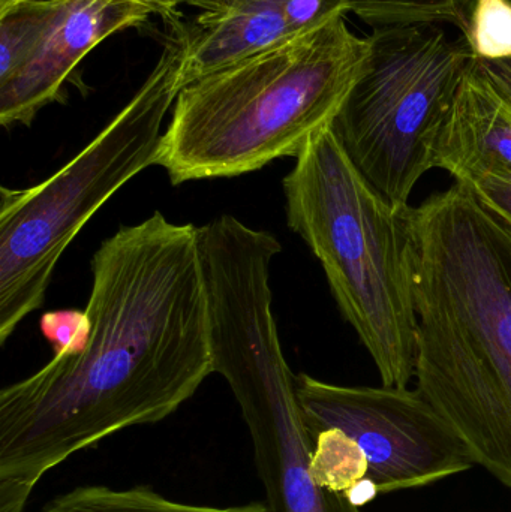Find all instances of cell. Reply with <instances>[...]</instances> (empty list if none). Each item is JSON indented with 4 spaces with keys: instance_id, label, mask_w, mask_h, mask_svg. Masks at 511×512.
<instances>
[{
    "instance_id": "6da1fadb",
    "label": "cell",
    "mask_w": 511,
    "mask_h": 512,
    "mask_svg": "<svg viewBox=\"0 0 511 512\" xmlns=\"http://www.w3.org/2000/svg\"><path fill=\"white\" fill-rule=\"evenodd\" d=\"M89 336L0 391V512L114 433L170 417L213 372L198 227L161 212L120 227L90 261Z\"/></svg>"
},
{
    "instance_id": "7a4b0ae2",
    "label": "cell",
    "mask_w": 511,
    "mask_h": 512,
    "mask_svg": "<svg viewBox=\"0 0 511 512\" xmlns=\"http://www.w3.org/2000/svg\"><path fill=\"white\" fill-rule=\"evenodd\" d=\"M413 225L417 390L511 490V228L459 182Z\"/></svg>"
},
{
    "instance_id": "3957f363",
    "label": "cell",
    "mask_w": 511,
    "mask_h": 512,
    "mask_svg": "<svg viewBox=\"0 0 511 512\" xmlns=\"http://www.w3.org/2000/svg\"><path fill=\"white\" fill-rule=\"evenodd\" d=\"M345 15L180 90L156 165L173 185L297 158L335 123L371 57Z\"/></svg>"
},
{
    "instance_id": "277c9868",
    "label": "cell",
    "mask_w": 511,
    "mask_h": 512,
    "mask_svg": "<svg viewBox=\"0 0 511 512\" xmlns=\"http://www.w3.org/2000/svg\"><path fill=\"white\" fill-rule=\"evenodd\" d=\"M287 224L321 262L345 321L386 387L416 373L413 207H396L357 170L333 131L318 132L282 182Z\"/></svg>"
},
{
    "instance_id": "5b68a950",
    "label": "cell",
    "mask_w": 511,
    "mask_h": 512,
    "mask_svg": "<svg viewBox=\"0 0 511 512\" xmlns=\"http://www.w3.org/2000/svg\"><path fill=\"white\" fill-rule=\"evenodd\" d=\"M281 249L260 236L219 240L201 254L213 372L230 385L255 451L269 512H360L315 483L306 426L273 313L270 270Z\"/></svg>"
},
{
    "instance_id": "8992f818",
    "label": "cell",
    "mask_w": 511,
    "mask_h": 512,
    "mask_svg": "<svg viewBox=\"0 0 511 512\" xmlns=\"http://www.w3.org/2000/svg\"><path fill=\"white\" fill-rule=\"evenodd\" d=\"M186 26L171 24L164 50L131 101L53 176L0 189V343L44 304L66 248L129 180L156 165L162 125L182 90Z\"/></svg>"
},
{
    "instance_id": "52a82bcc",
    "label": "cell",
    "mask_w": 511,
    "mask_h": 512,
    "mask_svg": "<svg viewBox=\"0 0 511 512\" xmlns=\"http://www.w3.org/2000/svg\"><path fill=\"white\" fill-rule=\"evenodd\" d=\"M369 39L368 66L333 131L363 177L407 207L435 168L444 119L476 56L464 35L443 26L372 30Z\"/></svg>"
},
{
    "instance_id": "ba28073f",
    "label": "cell",
    "mask_w": 511,
    "mask_h": 512,
    "mask_svg": "<svg viewBox=\"0 0 511 512\" xmlns=\"http://www.w3.org/2000/svg\"><path fill=\"white\" fill-rule=\"evenodd\" d=\"M297 400L314 436L336 429L350 436L368 460V477L354 495L429 486L476 465L470 448L419 390L344 387L294 376Z\"/></svg>"
},
{
    "instance_id": "9c48e42d",
    "label": "cell",
    "mask_w": 511,
    "mask_h": 512,
    "mask_svg": "<svg viewBox=\"0 0 511 512\" xmlns=\"http://www.w3.org/2000/svg\"><path fill=\"white\" fill-rule=\"evenodd\" d=\"M153 14L147 0H59L32 53L0 81V125H32L42 108L59 101L63 84L96 45Z\"/></svg>"
},
{
    "instance_id": "30bf717a",
    "label": "cell",
    "mask_w": 511,
    "mask_h": 512,
    "mask_svg": "<svg viewBox=\"0 0 511 512\" xmlns=\"http://www.w3.org/2000/svg\"><path fill=\"white\" fill-rule=\"evenodd\" d=\"M435 168L449 171L456 182L511 177V108L480 74L477 59L447 111Z\"/></svg>"
},
{
    "instance_id": "8fae6325",
    "label": "cell",
    "mask_w": 511,
    "mask_h": 512,
    "mask_svg": "<svg viewBox=\"0 0 511 512\" xmlns=\"http://www.w3.org/2000/svg\"><path fill=\"white\" fill-rule=\"evenodd\" d=\"M186 24L182 89L294 38L278 6L261 0H216Z\"/></svg>"
},
{
    "instance_id": "7c38bea8",
    "label": "cell",
    "mask_w": 511,
    "mask_h": 512,
    "mask_svg": "<svg viewBox=\"0 0 511 512\" xmlns=\"http://www.w3.org/2000/svg\"><path fill=\"white\" fill-rule=\"evenodd\" d=\"M39 512H269L266 504L240 507H206L171 501L149 487L110 489L104 486L78 487L57 496Z\"/></svg>"
},
{
    "instance_id": "4fadbf2b",
    "label": "cell",
    "mask_w": 511,
    "mask_h": 512,
    "mask_svg": "<svg viewBox=\"0 0 511 512\" xmlns=\"http://www.w3.org/2000/svg\"><path fill=\"white\" fill-rule=\"evenodd\" d=\"M476 0H350L348 12L372 30L452 26L468 39Z\"/></svg>"
},
{
    "instance_id": "5bb4252c",
    "label": "cell",
    "mask_w": 511,
    "mask_h": 512,
    "mask_svg": "<svg viewBox=\"0 0 511 512\" xmlns=\"http://www.w3.org/2000/svg\"><path fill=\"white\" fill-rule=\"evenodd\" d=\"M59 0H0V81L32 53Z\"/></svg>"
},
{
    "instance_id": "9a60e30c",
    "label": "cell",
    "mask_w": 511,
    "mask_h": 512,
    "mask_svg": "<svg viewBox=\"0 0 511 512\" xmlns=\"http://www.w3.org/2000/svg\"><path fill=\"white\" fill-rule=\"evenodd\" d=\"M311 472L315 483L327 492L348 499L365 484L368 460L359 445L341 430L330 429L315 435Z\"/></svg>"
},
{
    "instance_id": "2e32d148",
    "label": "cell",
    "mask_w": 511,
    "mask_h": 512,
    "mask_svg": "<svg viewBox=\"0 0 511 512\" xmlns=\"http://www.w3.org/2000/svg\"><path fill=\"white\" fill-rule=\"evenodd\" d=\"M468 44L479 60H511V0H476Z\"/></svg>"
},
{
    "instance_id": "e0dca14e",
    "label": "cell",
    "mask_w": 511,
    "mask_h": 512,
    "mask_svg": "<svg viewBox=\"0 0 511 512\" xmlns=\"http://www.w3.org/2000/svg\"><path fill=\"white\" fill-rule=\"evenodd\" d=\"M284 12L294 35L311 32L339 15H347L350 0H261Z\"/></svg>"
},
{
    "instance_id": "ac0fdd59",
    "label": "cell",
    "mask_w": 511,
    "mask_h": 512,
    "mask_svg": "<svg viewBox=\"0 0 511 512\" xmlns=\"http://www.w3.org/2000/svg\"><path fill=\"white\" fill-rule=\"evenodd\" d=\"M41 331L53 346L54 354L72 352L86 342L90 322L84 310H54L42 315Z\"/></svg>"
},
{
    "instance_id": "d6986e66",
    "label": "cell",
    "mask_w": 511,
    "mask_h": 512,
    "mask_svg": "<svg viewBox=\"0 0 511 512\" xmlns=\"http://www.w3.org/2000/svg\"><path fill=\"white\" fill-rule=\"evenodd\" d=\"M459 183L467 185L489 212L511 228V177L483 176Z\"/></svg>"
},
{
    "instance_id": "ffe728a7",
    "label": "cell",
    "mask_w": 511,
    "mask_h": 512,
    "mask_svg": "<svg viewBox=\"0 0 511 512\" xmlns=\"http://www.w3.org/2000/svg\"><path fill=\"white\" fill-rule=\"evenodd\" d=\"M477 68L492 89L511 108V60H479Z\"/></svg>"
},
{
    "instance_id": "44dd1931",
    "label": "cell",
    "mask_w": 511,
    "mask_h": 512,
    "mask_svg": "<svg viewBox=\"0 0 511 512\" xmlns=\"http://www.w3.org/2000/svg\"><path fill=\"white\" fill-rule=\"evenodd\" d=\"M155 9L156 14L161 15L168 24L179 23L182 15L179 12L180 5H197L200 0H147Z\"/></svg>"
}]
</instances>
